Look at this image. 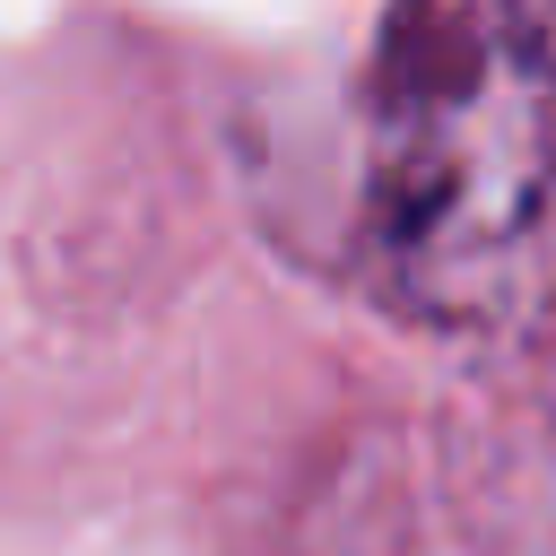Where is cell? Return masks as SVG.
I'll use <instances>...</instances> for the list:
<instances>
[{"label": "cell", "instance_id": "1", "mask_svg": "<svg viewBox=\"0 0 556 556\" xmlns=\"http://www.w3.org/2000/svg\"><path fill=\"white\" fill-rule=\"evenodd\" d=\"M365 261L417 321H504L556 252L547 0H400L365 113Z\"/></svg>", "mask_w": 556, "mask_h": 556}]
</instances>
